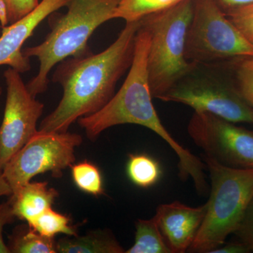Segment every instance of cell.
Returning a JSON list of instances; mask_svg holds the SVG:
<instances>
[{"instance_id": "cell-1", "label": "cell", "mask_w": 253, "mask_h": 253, "mask_svg": "<svg viewBox=\"0 0 253 253\" xmlns=\"http://www.w3.org/2000/svg\"><path fill=\"white\" fill-rule=\"evenodd\" d=\"M139 27V21L126 22L107 49L56 65L52 82L62 86L63 96L42 121L40 131L66 132L78 119L98 112L111 101L118 81L130 68Z\"/></svg>"}, {"instance_id": "cell-2", "label": "cell", "mask_w": 253, "mask_h": 253, "mask_svg": "<svg viewBox=\"0 0 253 253\" xmlns=\"http://www.w3.org/2000/svg\"><path fill=\"white\" fill-rule=\"evenodd\" d=\"M149 44V33L140 26L136 34L132 63L121 89L102 109L80 118L78 123L91 141L96 140L106 129L120 125H138L151 129L166 141L177 156L181 180L191 178L196 189H202L206 185V165L169 134L153 104L154 98L150 89L147 68Z\"/></svg>"}, {"instance_id": "cell-3", "label": "cell", "mask_w": 253, "mask_h": 253, "mask_svg": "<svg viewBox=\"0 0 253 253\" xmlns=\"http://www.w3.org/2000/svg\"><path fill=\"white\" fill-rule=\"evenodd\" d=\"M121 0H70L66 14L49 16L51 31L41 44L23 50L28 58L35 57L39 70L26 84L33 96L47 90L50 71L58 63L70 57L91 54L89 38L99 26L113 19Z\"/></svg>"}, {"instance_id": "cell-4", "label": "cell", "mask_w": 253, "mask_h": 253, "mask_svg": "<svg viewBox=\"0 0 253 253\" xmlns=\"http://www.w3.org/2000/svg\"><path fill=\"white\" fill-rule=\"evenodd\" d=\"M193 10L194 0H184L139 20L149 35L147 68L154 99H159L194 67L195 63H189L185 54Z\"/></svg>"}, {"instance_id": "cell-5", "label": "cell", "mask_w": 253, "mask_h": 253, "mask_svg": "<svg viewBox=\"0 0 253 253\" xmlns=\"http://www.w3.org/2000/svg\"><path fill=\"white\" fill-rule=\"evenodd\" d=\"M211 192L207 212L190 253H211L234 234L253 198V169L226 167L203 156Z\"/></svg>"}, {"instance_id": "cell-6", "label": "cell", "mask_w": 253, "mask_h": 253, "mask_svg": "<svg viewBox=\"0 0 253 253\" xmlns=\"http://www.w3.org/2000/svg\"><path fill=\"white\" fill-rule=\"evenodd\" d=\"M221 63L196 64L186 76L160 98L186 105L195 112L212 113L234 123H253V109L220 71Z\"/></svg>"}, {"instance_id": "cell-7", "label": "cell", "mask_w": 253, "mask_h": 253, "mask_svg": "<svg viewBox=\"0 0 253 253\" xmlns=\"http://www.w3.org/2000/svg\"><path fill=\"white\" fill-rule=\"evenodd\" d=\"M185 54L189 63L218 64L253 58V45L214 0H194Z\"/></svg>"}, {"instance_id": "cell-8", "label": "cell", "mask_w": 253, "mask_h": 253, "mask_svg": "<svg viewBox=\"0 0 253 253\" xmlns=\"http://www.w3.org/2000/svg\"><path fill=\"white\" fill-rule=\"evenodd\" d=\"M82 142L83 137L76 133L37 131L3 169L12 194L42 173L61 177L63 169L76 161L75 150Z\"/></svg>"}, {"instance_id": "cell-9", "label": "cell", "mask_w": 253, "mask_h": 253, "mask_svg": "<svg viewBox=\"0 0 253 253\" xmlns=\"http://www.w3.org/2000/svg\"><path fill=\"white\" fill-rule=\"evenodd\" d=\"M212 113L194 112L187 130L204 156L226 167L253 169V131Z\"/></svg>"}, {"instance_id": "cell-10", "label": "cell", "mask_w": 253, "mask_h": 253, "mask_svg": "<svg viewBox=\"0 0 253 253\" xmlns=\"http://www.w3.org/2000/svg\"><path fill=\"white\" fill-rule=\"evenodd\" d=\"M4 77L6 101L0 126V172L38 131L37 123L44 107L28 90L21 73L9 68Z\"/></svg>"}, {"instance_id": "cell-11", "label": "cell", "mask_w": 253, "mask_h": 253, "mask_svg": "<svg viewBox=\"0 0 253 253\" xmlns=\"http://www.w3.org/2000/svg\"><path fill=\"white\" fill-rule=\"evenodd\" d=\"M69 2L70 0H42L30 14L3 27L0 37V66L7 65L20 73L29 71L31 62L23 54V44L45 18Z\"/></svg>"}, {"instance_id": "cell-12", "label": "cell", "mask_w": 253, "mask_h": 253, "mask_svg": "<svg viewBox=\"0 0 253 253\" xmlns=\"http://www.w3.org/2000/svg\"><path fill=\"white\" fill-rule=\"evenodd\" d=\"M207 203L191 207L179 201L160 205L154 216L172 253H184L193 244L207 212Z\"/></svg>"}, {"instance_id": "cell-13", "label": "cell", "mask_w": 253, "mask_h": 253, "mask_svg": "<svg viewBox=\"0 0 253 253\" xmlns=\"http://www.w3.org/2000/svg\"><path fill=\"white\" fill-rule=\"evenodd\" d=\"M58 196V191L48 187L46 181L28 182L11 195L9 201L16 217L28 221L51 208Z\"/></svg>"}, {"instance_id": "cell-14", "label": "cell", "mask_w": 253, "mask_h": 253, "mask_svg": "<svg viewBox=\"0 0 253 253\" xmlns=\"http://www.w3.org/2000/svg\"><path fill=\"white\" fill-rule=\"evenodd\" d=\"M60 253H123L124 249L108 229L91 231L83 236H69L56 241Z\"/></svg>"}, {"instance_id": "cell-15", "label": "cell", "mask_w": 253, "mask_h": 253, "mask_svg": "<svg viewBox=\"0 0 253 253\" xmlns=\"http://www.w3.org/2000/svg\"><path fill=\"white\" fill-rule=\"evenodd\" d=\"M8 248L13 253H57L54 239L41 235L28 224L16 226L9 236Z\"/></svg>"}, {"instance_id": "cell-16", "label": "cell", "mask_w": 253, "mask_h": 253, "mask_svg": "<svg viewBox=\"0 0 253 253\" xmlns=\"http://www.w3.org/2000/svg\"><path fill=\"white\" fill-rule=\"evenodd\" d=\"M126 253H172L161 234L155 217L138 219L134 244Z\"/></svg>"}, {"instance_id": "cell-17", "label": "cell", "mask_w": 253, "mask_h": 253, "mask_svg": "<svg viewBox=\"0 0 253 253\" xmlns=\"http://www.w3.org/2000/svg\"><path fill=\"white\" fill-rule=\"evenodd\" d=\"M126 174L135 185L141 188L154 186L161 179V166L146 154H130L126 164Z\"/></svg>"}, {"instance_id": "cell-18", "label": "cell", "mask_w": 253, "mask_h": 253, "mask_svg": "<svg viewBox=\"0 0 253 253\" xmlns=\"http://www.w3.org/2000/svg\"><path fill=\"white\" fill-rule=\"evenodd\" d=\"M184 0H121L114 13V18H121L126 22L139 21L158 11L167 9Z\"/></svg>"}, {"instance_id": "cell-19", "label": "cell", "mask_w": 253, "mask_h": 253, "mask_svg": "<svg viewBox=\"0 0 253 253\" xmlns=\"http://www.w3.org/2000/svg\"><path fill=\"white\" fill-rule=\"evenodd\" d=\"M28 225L33 230L46 237L54 239L59 234L69 236H78L76 228L70 224L67 216L48 208L36 217L27 221Z\"/></svg>"}, {"instance_id": "cell-20", "label": "cell", "mask_w": 253, "mask_h": 253, "mask_svg": "<svg viewBox=\"0 0 253 253\" xmlns=\"http://www.w3.org/2000/svg\"><path fill=\"white\" fill-rule=\"evenodd\" d=\"M71 167L73 180L78 189L93 196L104 194L102 176L96 166L84 161Z\"/></svg>"}, {"instance_id": "cell-21", "label": "cell", "mask_w": 253, "mask_h": 253, "mask_svg": "<svg viewBox=\"0 0 253 253\" xmlns=\"http://www.w3.org/2000/svg\"><path fill=\"white\" fill-rule=\"evenodd\" d=\"M226 15L253 45V4L231 10Z\"/></svg>"}, {"instance_id": "cell-22", "label": "cell", "mask_w": 253, "mask_h": 253, "mask_svg": "<svg viewBox=\"0 0 253 253\" xmlns=\"http://www.w3.org/2000/svg\"><path fill=\"white\" fill-rule=\"evenodd\" d=\"M241 60L236 63L235 84L242 99L253 109V69L244 64Z\"/></svg>"}, {"instance_id": "cell-23", "label": "cell", "mask_w": 253, "mask_h": 253, "mask_svg": "<svg viewBox=\"0 0 253 253\" xmlns=\"http://www.w3.org/2000/svg\"><path fill=\"white\" fill-rule=\"evenodd\" d=\"M7 8L10 25L30 14L40 4V0H3Z\"/></svg>"}, {"instance_id": "cell-24", "label": "cell", "mask_w": 253, "mask_h": 253, "mask_svg": "<svg viewBox=\"0 0 253 253\" xmlns=\"http://www.w3.org/2000/svg\"><path fill=\"white\" fill-rule=\"evenodd\" d=\"M234 234L253 252V198Z\"/></svg>"}, {"instance_id": "cell-25", "label": "cell", "mask_w": 253, "mask_h": 253, "mask_svg": "<svg viewBox=\"0 0 253 253\" xmlns=\"http://www.w3.org/2000/svg\"><path fill=\"white\" fill-rule=\"evenodd\" d=\"M15 218L16 216L9 201L0 204V253H10L8 246L5 244L3 240L2 231L4 226L12 223Z\"/></svg>"}, {"instance_id": "cell-26", "label": "cell", "mask_w": 253, "mask_h": 253, "mask_svg": "<svg viewBox=\"0 0 253 253\" xmlns=\"http://www.w3.org/2000/svg\"><path fill=\"white\" fill-rule=\"evenodd\" d=\"M251 249L249 246H246L241 241L237 242L224 243L222 246H219L217 249H214L211 253H251Z\"/></svg>"}, {"instance_id": "cell-27", "label": "cell", "mask_w": 253, "mask_h": 253, "mask_svg": "<svg viewBox=\"0 0 253 253\" xmlns=\"http://www.w3.org/2000/svg\"><path fill=\"white\" fill-rule=\"evenodd\" d=\"M224 13L240 6L253 4V0H214Z\"/></svg>"}, {"instance_id": "cell-28", "label": "cell", "mask_w": 253, "mask_h": 253, "mask_svg": "<svg viewBox=\"0 0 253 253\" xmlns=\"http://www.w3.org/2000/svg\"><path fill=\"white\" fill-rule=\"evenodd\" d=\"M11 194H12V190L5 180L2 172H0V197L3 196H11Z\"/></svg>"}, {"instance_id": "cell-29", "label": "cell", "mask_w": 253, "mask_h": 253, "mask_svg": "<svg viewBox=\"0 0 253 253\" xmlns=\"http://www.w3.org/2000/svg\"><path fill=\"white\" fill-rule=\"evenodd\" d=\"M0 23L2 27H5L9 24L7 8L3 0H0Z\"/></svg>"}, {"instance_id": "cell-30", "label": "cell", "mask_w": 253, "mask_h": 253, "mask_svg": "<svg viewBox=\"0 0 253 253\" xmlns=\"http://www.w3.org/2000/svg\"><path fill=\"white\" fill-rule=\"evenodd\" d=\"M241 62L253 69V58L251 59H241Z\"/></svg>"}, {"instance_id": "cell-31", "label": "cell", "mask_w": 253, "mask_h": 253, "mask_svg": "<svg viewBox=\"0 0 253 253\" xmlns=\"http://www.w3.org/2000/svg\"><path fill=\"white\" fill-rule=\"evenodd\" d=\"M1 88L0 87V96H1Z\"/></svg>"}, {"instance_id": "cell-32", "label": "cell", "mask_w": 253, "mask_h": 253, "mask_svg": "<svg viewBox=\"0 0 253 253\" xmlns=\"http://www.w3.org/2000/svg\"></svg>"}]
</instances>
